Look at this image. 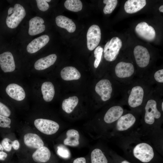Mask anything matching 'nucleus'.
Wrapping results in <instances>:
<instances>
[{
  "label": "nucleus",
  "instance_id": "nucleus-1",
  "mask_svg": "<svg viewBox=\"0 0 163 163\" xmlns=\"http://www.w3.org/2000/svg\"><path fill=\"white\" fill-rule=\"evenodd\" d=\"M125 158L132 163H163L162 156L137 131L115 139Z\"/></svg>",
  "mask_w": 163,
  "mask_h": 163
},
{
  "label": "nucleus",
  "instance_id": "nucleus-2",
  "mask_svg": "<svg viewBox=\"0 0 163 163\" xmlns=\"http://www.w3.org/2000/svg\"><path fill=\"white\" fill-rule=\"evenodd\" d=\"M163 91L155 88L145 101L141 115L140 125L137 132L145 136L155 133L163 132V112L159 106Z\"/></svg>",
  "mask_w": 163,
  "mask_h": 163
},
{
  "label": "nucleus",
  "instance_id": "nucleus-3",
  "mask_svg": "<svg viewBox=\"0 0 163 163\" xmlns=\"http://www.w3.org/2000/svg\"><path fill=\"white\" fill-rule=\"evenodd\" d=\"M155 88L146 78L136 77L124 85L119 101L129 110L141 113L145 101Z\"/></svg>",
  "mask_w": 163,
  "mask_h": 163
},
{
  "label": "nucleus",
  "instance_id": "nucleus-4",
  "mask_svg": "<svg viewBox=\"0 0 163 163\" xmlns=\"http://www.w3.org/2000/svg\"><path fill=\"white\" fill-rule=\"evenodd\" d=\"M141 113L126 109L111 127V136L115 140L137 131L140 125Z\"/></svg>",
  "mask_w": 163,
  "mask_h": 163
},
{
  "label": "nucleus",
  "instance_id": "nucleus-5",
  "mask_svg": "<svg viewBox=\"0 0 163 163\" xmlns=\"http://www.w3.org/2000/svg\"><path fill=\"white\" fill-rule=\"evenodd\" d=\"M124 85L110 78H103L96 84L95 91L103 102L109 101L114 102L121 98Z\"/></svg>",
  "mask_w": 163,
  "mask_h": 163
},
{
  "label": "nucleus",
  "instance_id": "nucleus-6",
  "mask_svg": "<svg viewBox=\"0 0 163 163\" xmlns=\"http://www.w3.org/2000/svg\"><path fill=\"white\" fill-rule=\"evenodd\" d=\"M136 74V69L132 63L121 61L116 64L111 77L120 83L126 85L137 77Z\"/></svg>",
  "mask_w": 163,
  "mask_h": 163
},
{
  "label": "nucleus",
  "instance_id": "nucleus-7",
  "mask_svg": "<svg viewBox=\"0 0 163 163\" xmlns=\"http://www.w3.org/2000/svg\"><path fill=\"white\" fill-rule=\"evenodd\" d=\"M133 53L136 63L139 68L137 71L136 77L145 78L146 75V68L149 65L150 60L149 52L145 47L138 45L134 48Z\"/></svg>",
  "mask_w": 163,
  "mask_h": 163
},
{
  "label": "nucleus",
  "instance_id": "nucleus-8",
  "mask_svg": "<svg viewBox=\"0 0 163 163\" xmlns=\"http://www.w3.org/2000/svg\"><path fill=\"white\" fill-rule=\"evenodd\" d=\"M26 12L23 6L16 4L14 7H10L8 11V15L6 20L7 26L13 29L17 27L25 17Z\"/></svg>",
  "mask_w": 163,
  "mask_h": 163
},
{
  "label": "nucleus",
  "instance_id": "nucleus-9",
  "mask_svg": "<svg viewBox=\"0 0 163 163\" xmlns=\"http://www.w3.org/2000/svg\"><path fill=\"white\" fill-rule=\"evenodd\" d=\"M122 45L121 40L117 37H113L108 41L103 49L104 57L106 60L112 62L116 60Z\"/></svg>",
  "mask_w": 163,
  "mask_h": 163
},
{
  "label": "nucleus",
  "instance_id": "nucleus-10",
  "mask_svg": "<svg viewBox=\"0 0 163 163\" xmlns=\"http://www.w3.org/2000/svg\"><path fill=\"white\" fill-rule=\"evenodd\" d=\"M34 125L40 132L47 135H51L56 133L59 127V125L56 122L42 118L36 119L34 121Z\"/></svg>",
  "mask_w": 163,
  "mask_h": 163
},
{
  "label": "nucleus",
  "instance_id": "nucleus-11",
  "mask_svg": "<svg viewBox=\"0 0 163 163\" xmlns=\"http://www.w3.org/2000/svg\"><path fill=\"white\" fill-rule=\"evenodd\" d=\"M101 37V33L99 27L95 24L90 26L87 34L88 49L92 51L96 48L100 41Z\"/></svg>",
  "mask_w": 163,
  "mask_h": 163
},
{
  "label": "nucleus",
  "instance_id": "nucleus-12",
  "mask_svg": "<svg viewBox=\"0 0 163 163\" xmlns=\"http://www.w3.org/2000/svg\"><path fill=\"white\" fill-rule=\"evenodd\" d=\"M135 30L139 36L146 40L152 41L155 38V29L145 22H142L139 23L136 27Z\"/></svg>",
  "mask_w": 163,
  "mask_h": 163
},
{
  "label": "nucleus",
  "instance_id": "nucleus-13",
  "mask_svg": "<svg viewBox=\"0 0 163 163\" xmlns=\"http://www.w3.org/2000/svg\"><path fill=\"white\" fill-rule=\"evenodd\" d=\"M0 66L5 72L14 71L15 65L13 56L10 52H6L0 54Z\"/></svg>",
  "mask_w": 163,
  "mask_h": 163
},
{
  "label": "nucleus",
  "instance_id": "nucleus-14",
  "mask_svg": "<svg viewBox=\"0 0 163 163\" xmlns=\"http://www.w3.org/2000/svg\"><path fill=\"white\" fill-rule=\"evenodd\" d=\"M50 37L47 35H43L34 39L27 45V52L34 53L37 52L45 46L49 42Z\"/></svg>",
  "mask_w": 163,
  "mask_h": 163
},
{
  "label": "nucleus",
  "instance_id": "nucleus-15",
  "mask_svg": "<svg viewBox=\"0 0 163 163\" xmlns=\"http://www.w3.org/2000/svg\"><path fill=\"white\" fill-rule=\"evenodd\" d=\"M44 21L40 17L36 16L31 19L29 21L28 34L31 36L35 35L43 32L45 26L43 24Z\"/></svg>",
  "mask_w": 163,
  "mask_h": 163
},
{
  "label": "nucleus",
  "instance_id": "nucleus-16",
  "mask_svg": "<svg viewBox=\"0 0 163 163\" xmlns=\"http://www.w3.org/2000/svg\"><path fill=\"white\" fill-rule=\"evenodd\" d=\"M6 91L11 97L16 101H22L25 97V93L23 88L16 84L12 83L8 85Z\"/></svg>",
  "mask_w": 163,
  "mask_h": 163
},
{
  "label": "nucleus",
  "instance_id": "nucleus-17",
  "mask_svg": "<svg viewBox=\"0 0 163 163\" xmlns=\"http://www.w3.org/2000/svg\"><path fill=\"white\" fill-rule=\"evenodd\" d=\"M146 78L156 89L163 91V69L152 71Z\"/></svg>",
  "mask_w": 163,
  "mask_h": 163
},
{
  "label": "nucleus",
  "instance_id": "nucleus-18",
  "mask_svg": "<svg viewBox=\"0 0 163 163\" xmlns=\"http://www.w3.org/2000/svg\"><path fill=\"white\" fill-rule=\"evenodd\" d=\"M24 142L27 146L33 149H37L44 146L43 141L37 134L27 133L24 136Z\"/></svg>",
  "mask_w": 163,
  "mask_h": 163
},
{
  "label": "nucleus",
  "instance_id": "nucleus-19",
  "mask_svg": "<svg viewBox=\"0 0 163 163\" xmlns=\"http://www.w3.org/2000/svg\"><path fill=\"white\" fill-rule=\"evenodd\" d=\"M50 150L44 146L37 149L32 155L34 161L38 163L46 162L50 159Z\"/></svg>",
  "mask_w": 163,
  "mask_h": 163
},
{
  "label": "nucleus",
  "instance_id": "nucleus-20",
  "mask_svg": "<svg viewBox=\"0 0 163 163\" xmlns=\"http://www.w3.org/2000/svg\"><path fill=\"white\" fill-rule=\"evenodd\" d=\"M56 59L57 56L55 54H51L37 60L35 63L34 68L38 70L46 69L53 65Z\"/></svg>",
  "mask_w": 163,
  "mask_h": 163
},
{
  "label": "nucleus",
  "instance_id": "nucleus-21",
  "mask_svg": "<svg viewBox=\"0 0 163 163\" xmlns=\"http://www.w3.org/2000/svg\"><path fill=\"white\" fill-rule=\"evenodd\" d=\"M146 4L145 0H128L125 3L124 8L127 13L133 14L141 9Z\"/></svg>",
  "mask_w": 163,
  "mask_h": 163
},
{
  "label": "nucleus",
  "instance_id": "nucleus-22",
  "mask_svg": "<svg viewBox=\"0 0 163 163\" xmlns=\"http://www.w3.org/2000/svg\"><path fill=\"white\" fill-rule=\"evenodd\" d=\"M60 75L62 78L66 81L78 80L81 76L79 71L73 66L65 67L61 71Z\"/></svg>",
  "mask_w": 163,
  "mask_h": 163
},
{
  "label": "nucleus",
  "instance_id": "nucleus-23",
  "mask_svg": "<svg viewBox=\"0 0 163 163\" xmlns=\"http://www.w3.org/2000/svg\"><path fill=\"white\" fill-rule=\"evenodd\" d=\"M57 25L66 29L69 33L74 32L76 29V25L72 20L62 15H59L55 19Z\"/></svg>",
  "mask_w": 163,
  "mask_h": 163
},
{
  "label": "nucleus",
  "instance_id": "nucleus-24",
  "mask_svg": "<svg viewBox=\"0 0 163 163\" xmlns=\"http://www.w3.org/2000/svg\"><path fill=\"white\" fill-rule=\"evenodd\" d=\"M41 91L44 100L50 102L53 99L55 95V89L53 84L50 82H46L41 86Z\"/></svg>",
  "mask_w": 163,
  "mask_h": 163
},
{
  "label": "nucleus",
  "instance_id": "nucleus-25",
  "mask_svg": "<svg viewBox=\"0 0 163 163\" xmlns=\"http://www.w3.org/2000/svg\"><path fill=\"white\" fill-rule=\"evenodd\" d=\"M91 163H113L110 161L109 158L102 150L96 148L92 151L91 155Z\"/></svg>",
  "mask_w": 163,
  "mask_h": 163
},
{
  "label": "nucleus",
  "instance_id": "nucleus-26",
  "mask_svg": "<svg viewBox=\"0 0 163 163\" xmlns=\"http://www.w3.org/2000/svg\"><path fill=\"white\" fill-rule=\"evenodd\" d=\"M66 138L63 141L65 145L71 146H77L79 144V134L77 130L70 129L66 133Z\"/></svg>",
  "mask_w": 163,
  "mask_h": 163
},
{
  "label": "nucleus",
  "instance_id": "nucleus-27",
  "mask_svg": "<svg viewBox=\"0 0 163 163\" xmlns=\"http://www.w3.org/2000/svg\"><path fill=\"white\" fill-rule=\"evenodd\" d=\"M78 102V99L76 96L70 97L64 99L62 103L63 110L68 113H71L77 106Z\"/></svg>",
  "mask_w": 163,
  "mask_h": 163
},
{
  "label": "nucleus",
  "instance_id": "nucleus-28",
  "mask_svg": "<svg viewBox=\"0 0 163 163\" xmlns=\"http://www.w3.org/2000/svg\"><path fill=\"white\" fill-rule=\"evenodd\" d=\"M65 7L68 10L74 12L81 11L82 8V4L79 0H67L64 3Z\"/></svg>",
  "mask_w": 163,
  "mask_h": 163
},
{
  "label": "nucleus",
  "instance_id": "nucleus-29",
  "mask_svg": "<svg viewBox=\"0 0 163 163\" xmlns=\"http://www.w3.org/2000/svg\"><path fill=\"white\" fill-rule=\"evenodd\" d=\"M103 3L106 4L103 11L104 14L111 13L116 7L117 4V0H104Z\"/></svg>",
  "mask_w": 163,
  "mask_h": 163
},
{
  "label": "nucleus",
  "instance_id": "nucleus-30",
  "mask_svg": "<svg viewBox=\"0 0 163 163\" xmlns=\"http://www.w3.org/2000/svg\"><path fill=\"white\" fill-rule=\"evenodd\" d=\"M103 49L101 46H99L95 48L94 51L95 57L94 65L95 68H97L101 62Z\"/></svg>",
  "mask_w": 163,
  "mask_h": 163
},
{
  "label": "nucleus",
  "instance_id": "nucleus-31",
  "mask_svg": "<svg viewBox=\"0 0 163 163\" xmlns=\"http://www.w3.org/2000/svg\"><path fill=\"white\" fill-rule=\"evenodd\" d=\"M110 155L113 163H132L123 157L120 156L116 152H110Z\"/></svg>",
  "mask_w": 163,
  "mask_h": 163
},
{
  "label": "nucleus",
  "instance_id": "nucleus-32",
  "mask_svg": "<svg viewBox=\"0 0 163 163\" xmlns=\"http://www.w3.org/2000/svg\"><path fill=\"white\" fill-rule=\"evenodd\" d=\"M57 153L63 158H67L70 156V152L68 149L63 146H59L58 147Z\"/></svg>",
  "mask_w": 163,
  "mask_h": 163
},
{
  "label": "nucleus",
  "instance_id": "nucleus-33",
  "mask_svg": "<svg viewBox=\"0 0 163 163\" xmlns=\"http://www.w3.org/2000/svg\"><path fill=\"white\" fill-rule=\"evenodd\" d=\"M11 114V111L5 105L0 102V115L7 117Z\"/></svg>",
  "mask_w": 163,
  "mask_h": 163
},
{
  "label": "nucleus",
  "instance_id": "nucleus-34",
  "mask_svg": "<svg viewBox=\"0 0 163 163\" xmlns=\"http://www.w3.org/2000/svg\"><path fill=\"white\" fill-rule=\"evenodd\" d=\"M11 142L10 139L8 138H5L2 141L1 145L4 149L7 152H10L12 148Z\"/></svg>",
  "mask_w": 163,
  "mask_h": 163
},
{
  "label": "nucleus",
  "instance_id": "nucleus-35",
  "mask_svg": "<svg viewBox=\"0 0 163 163\" xmlns=\"http://www.w3.org/2000/svg\"><path fill=\"white\" fill-rule=\"evenodd\" d=\"M37 7L39 9L42 11L47 10L49 8V5L45 0H36Z\"/></svg>",
  "mask_w": 163,
  "mask_h": 163
},
{
  "label": "nucleus",
  "instance_id": "nucleus-36",
  "mask_svg": "<svg viewBox=\"0 0 163 163\" xmlns=\"http://www.w3.org/2000/svg\"><path fill=\"white\" fill-rule=\"evenodd\" d=\"M11 119L8 117L0 115V127L6 128L10 125L11 123Z\"/></svg>",
  "mask_w": 163,
  "mask_h": 163
},
{
  "label": "nucleus",
  "instance_id": "nucleus-37",
  "mask_svg": "<svg viewBox=\"0 0 163 163\" xmlns=\"http://www.w3.org/2000/svg\"><path fill=\"white\" fill-rule=\"evenodd\" d=\"M12 147L15 150H18L20 147V144L18 140H15L11 142Z\"/></svg>",
  "mask_w": 163,
  "mask_h": 163
},
{
  "label": "nucleus",
  "instance_id": "nucleus-38",
  "mask_svg": "<svg viewBox=\"0 0 163 163\" xmlns=\"http://www.w3.org/2000/svg\"><path fill=\"white\" fill-rule=\"evenodd\" d=\"M73 163H86V159L83 157L78 158L74 160Z\"/></svg>",
  "mask_w": 163,
  "mask_h": 163
},
{
  "label": "nucleus",
  "instance_id": "nucleus-39",
  "mask_svg": "<svg viewBox=\"0 0 163 163\" xmlns=\"http://www.w3.org/2000/svg\"><path fill=\"white\" fill-rule=\"evenodd\" d=\"M7 156V154L6 153L2 151H0V160H5Z\"/></svg>",
  "mask_w": 163,
  "mask_h": 163
},
{
  "label": "nucleus",
  "instance_id": "nucleus-40",
  "mask_svg": "<svg viewBox=\"0 0 163 163\" xmlns=\"http://www.w3.org/2000/svg\"><path fill=\"white\" fill-rule=\"evenodd\" d=\"M159 10L160 12H163V5L159 7Z\"/></svg>",
  "mask_w": 163,
  "mask_h": 163
},
{
  "label": "nucleus",
  "instance_id": "nucleus-41",
  "mask_svg": "<svg viewBox=\"0 0 163 163\" xmlns=\"http://www.w3.org/2000/svg\"><path fill=\"white\" fill-rule=\"evenodd\" d=\"M4 149L2 145L0 144V151H2Z\"/></svg>",
  "mask_w": 163,
  "mask_h": 163
},
{
  "label": "nucleus",
  "instance_id": "nucleus-42",
  "mask_svg": "<svg viewBox=\"0 0 163 163\" xmlns=\"http://www.w3.org/2000/svg\"><path fill=\"white\" fill-rule=\"evenodd\" d=\"M45 1L47 2H50L51 1L50 0H45Z\"/></svg>",
  "mask_w": 163,
  "mask_h": 163
}]
</instances>
